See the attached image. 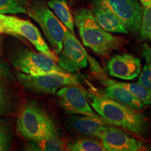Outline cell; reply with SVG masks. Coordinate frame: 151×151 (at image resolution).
Listing matches in <instances>:
<instances>
[{
	"mask_svg": "<svg viewBox=\"0 0 151 151\" xmlns=\"http://www.w3.org/2000/svg\"><path fill=\"white\" fill-rule=\"evenodd\" d=\"M139 76V83L151 90V67L148 65H145Z\"/></svg>",
	"mask_w": 151,
	"mask_h": 151,
	"instance_id": "cell-26",
	"label": "cell"
},
{
	"mask_svg": "<svg viewBox=\"0 0 151 151\" xmlns=\"http://www.w3.org/2000/svg\"><path fill=\"white\" fill-rule=\"evenodd\" d=\"M15 77L11 72L10 66L0 58V81L9 85L13 83Z\"/></svg>",
	"mask_w": 151,
	"mask_h": 151,
	"instance_id": "cell-25",
	"label": "cell"
},
{
	"mask_svg": "<svg viewBox=\"0 0 151 151\" xmlns=\"http://www.w3.org/2000/svg\"><path fill=\"white\" fill-rule=\"evenodd\" d=\"M139 1L144 7L151 5V0H139Z\"/></svg>",
	"mask_w": 151,
	"mask_h": 151,
	"instance_id": "cell-28",
	"label": "cell"
},
{
	"mask_svg": "<svg viewBox=\"0 0 151 151\" xmlns=\"http://www.w3.org/2000/svg\"><path fill=\"white\" fill-rule=\"evenodd\" d=\"M27 14L40 26L52 51L59 55L63 47L67 27L60 22L48 5L41 0L29 4Z\"/></svg>",
	"mask_w": 151,
	"mask_h": 151,
	"instance_id": "cell-4",
	"label": "cell"
},
{
	"mask_svg": "<svg viewBox=\"0 0 151 151\" xmlns=\"http://www.w3.org/2000/svg\"><path fill=\"white\" fill-rule=\"evenodd\" d=\"M73 20L83 44L100 56H108L125 43L123 39L104 29L89 9L82 8L76 11Z\"/></svg>",
	"mask_w": 151,
	"mask_h": 151,
	"instance_id": "cell-1",
	"label": "cell"
},
{
	"mask_svg": "<svg viewBox=\"0 0 151 151\" xmlns=\"http://www.w3.org/2000/svg\"><path fill=\"white\" fill-rule=\"evenodd\" d=\"M18 81L27 91L37 94H55L67 86H79L76 76L68 73L52 72L40 75L17 74Z\"/></svg>",
	"mask_w": 151,
	"mask_h": 151,
	"instance_id": "cell-6",
	"label": "cell"
},
{
	"mask_svg": "<svg viewBox=\"0 0 151 151\" xmlns=\"http://www.w3.org/2000/svg\"><path fill=\"white\" fill-rule=\"evenodd\" d=\"M107 69L111 76L125 81L134 80L141 73V60L129 54L117 55L108 62Z\"/></svg>",
	"mask_w": 151,
	"mask_h": 151,
	"instance_id": "cell-11",
	"label": "cell"
},
{
	"mask_svg": "<svg viewBox=\"0 0 151 151\" xmlns=\"http://www.w3.org/2000/svg\"><path fill=\"white\" fill-rule=\"evenodd\" d=\"M67 150L71 151H105L103 145L93 139H81L68 144Z\"/></svg>",
	"mask_w": 151,
	"mask_h": 151,
	"instance_id": "cell-22",
	"label": "cell"
},
{
	"mask_svg": "<svg viewBox=\"0 0 151 151\" xmlns=\"http://www.w3.org/2000/svg\"><path fill=\"white\" fill-rule=\"evenodd\" d=\"M16 126L20 134L30 141H38L56 129L54 122L37 101H28L19 111Z\"/></svg>",
	"mask_w": 151,
	"mask_h": 151,
	"instance_id": "cell-3",
	"label": "cell"
},
{
	"mask_svg": "<svg viewBox=\"0 0 151 151\" xmlns=\"http://www.w3.org/2000/svg\"><path fill=\"white\" fill-rule=\"evenodd\" d=\"M92 4L109 9L122 20L129 31L139 33L143 8L139 0H92Z\"/></svg>",
	"mask_w": 151,
	"mask_h": 151,
	"instance_id": "cell-7",
	"label": "cell"
},
{
	"mask_svg": "<svg viewBox=\"0 0 151 151\" xmlns=\"http://www.w3.org/2000/svg\"><path fill=\"white\" fill-rule=\"evenodd\" d=\"M139 32L142 39L151 40V5L143 9Z\"/></svg>",
	"mask_w": 151,
	"mask_h": 151,
	"instance_id": "cell-23",
	"label": "cell"
},
{
	"mask_svg": "<svg viewBox=\"0 0 151 151\" xmlns=\"http://www.w3.org/2000/svg\"><path fill=\"white\" fill-rule=\"evenodd\" d=\"M69 123L80 133L99 138L106 127L107 122L88 116H74L69 119Z\"/></svg>",
	"mask_w": 151,
	"mask_h": 151,
	"instance_id": "cell-15",
	"label": "cell"
},
{
	"mask_svg": "<svg viewBox=\"0 0 151 151\" xmlns=\"http://www.w3.org/2000/svg\"><path fill=\"white\" fill-rule=\"evenodd\" d=\"M124 88L132 92L138 99L144 105L151 104V90L138 83H121L118 82Z\"/></svg>",
	"mask_w": 151,
	"mask_h": 151,
	"instance_id": "cell-21",
	"label": "cell"
},
{
	"mask_svg": "<svg viewBox=\"0 0 151 151\" xmlns=\"http://www.w3.org/2000/svg\"><path fill=\"white\" fill-rule=\"evenodd\" d=\"M30 145L34 150L60 151L66 150L65 142L59 137L57 129L40 141H31Z\"/></svg>",
	"mask_w": 151,
	"mask_h": 151,
	"instance_id": "cell-17",
	"label": "cell"
},
{
	"mask_svg": "<svg viewBox=\"0 0 151 151\" xmlns=\"http://www.w3.org/2000/svg\"><path fill=\"white\" fill-rule=\"evenodd\" d=\"M1 48H2V38L0 36V54L1 52Z\"/></svg>",
	"mask_w": 151,
	"mask_h": 151,
	"instance_id": "cell-29",
	"label": "cell"
},
{
	"mask_svg": "<svg viewBox=\"0 0 151 151\" xmlns=\"http://www.w3.org/2000/svg\"><path fill=\"white\" fill-rule=\"evenodd\" d=\"M142 55L146 60L147 65L151 67V47L148 44H144L143 46Z\"/></svg>",
	"mask_w": 151,
	"mask_h": 151,
	"instance_id": "cell-27",
	"label": "cell"
},
{
	"mask_svg": "<svg viewBox=\"0 0 151 151\" xmlns=\"http://www.w3.org/2000/svg\"><path fill=\"white\" fill-rule=\"evenodd\" d=\"M14 18L15 16L0 14V34H6L18 37L15 29Z\"/></svg>",
	"mask_w": 151,
	"mask_h": 151,
	"instance_id": "cell-24",
	"label": "cell"
},
{
	"mask_svg": "<svg viewBox=\"0 0 151 151\" xmlns=\"http://www.w3.org/2000/svg\"><path fill=\"white\" fill-rule=\"evenodd\" d=\"M58 65L67 72L73 73L88 67V55L78 39L66 30L63 47L58 57Z\"/></svg>",
	"mask_w": 151,
	"mask_h": 151,
	"instance_id": "cell-8",
	"label": "cell"
},
{
	"mask_svg": "<svg viewBox=\"0 0 151 151\" xmlns=\"http://www.w3.org/2000/svg\"><path fill=\"white\" fill-rule=\"evenodd\" d=\"M28 0H0V14H27Z\"/></svg>",
	"mask_w": 151,
	"mask_h": 151,
	"instance_id": "cell-20",
	"label": "cell"
},
{
	"mask_svg": "<svg viewBox=\"0 0 151 151\" xmlns=\"http://www.w3.org/2000/svg\"><path fill=\"white\" fill-rule=\"evenodd\" d=\"M108 84L109 86L104 90L106 97L136 110H140L144 106V104L140 100L138 99L131 92L118 82L110 81L108 82Z\"/></svg>",
	"mask_w": 151,
	"mask_h": 151,
	"instance_id": "cell-14",
	"label": "cell"
},
{
	"mask_svg": "<svg viewBox=\"0 0 151 151\" xmlns=\"http://www.w3.org/2000/svg\"><path fill=\"white\" fill-rule=\"evenodd\" d=\"M99 139L106 150L138 151L145 148L141 141L129 137L122 130L109 126H106Z\"/></svg>",
	"mask_w": 151,
	"mask_h": 151,
	"instance_id": "cell-10",
	"label": "cell"
},
{
	"mask_svg": "<svg viewBox=\"0 0 151 151\" xmlns=\"http://www.w3.org/2000/svg\"><path fill=\"white\" fill-rule=\"evenodd\" d=\"M57 96L64 109L68 112L97 119L107 122L90 106L86 93L76 86H64L57 91ZM108 123V122H107Z\"/></svg>",
	"mask_w": 151,
	"mask_h": 151,
	"instance_id": "cell-9",
	"label": "cell"
},
{
	"mask_svg": "<svg viewBox=\"0 0 151 151\" xmlns=\"http://www.w3.org/2000/svg\"><path fill=\"white\" fill-rule=\"evenodd\" d=\"M47 5L67 29L75 35L74 20L67 0H49Z\"/></svg>",
	"mask_w": 151,
	"mask_h": 151,
	"instance_id": "cell-16",
	"label": "cell"
},
{
	"mask_svg": "<svg viewBox=\"0 0 151 151\" xmlns=\"http://www.w3.org/2000/svg\"><path fill=\"white\" fill-rule=\"evenodd\" d=\"M92 109L108 122L120 126L137 135L146 132V122L142 113L107 97L86 93Z\"/></svg>",
	"mask_w": 151,
	"mask_h": 151,
	"instance_id": "cell-2",
	"label": "cell"
},
{
	"mask_svg": "<svg viewBox=\"0 0 151 151\" xmlns=\"http://www.w3.org/2000/svg\"><path fill=\"white\" fill-rule=\"evenodd\" d=\"M11 64L20 72L30 75L60 72L68 73L50 56L27 48H19L11 54Z\"/></svg>",
	"mask_w": 151,
	"mask_h": 151,
	"instance_id": "cell-5",
	"label": "cell"
},
{
	"mask_svg": "<svg viewBox=\"0 0 151 151\" xmlns=\"http://www.w3.org/2000/svg\"><path fill=\"white\" fill-rule=\"evenodd\" d=\"M92 12L97 23L108 32L125 35L129 33L125 24L109 9L99 5L92 4Z\"/></svg>",
	"mask_w": 151,
	"mask_h": 151,
	"instance_id": "cell-13",
	"label": "cell"
},
{
	"mask_svg": "<svg viewBox=\"0 0 151 151\" xmlns=\"http://www.w3.org/2000/svg\"><path fill=\"white\" fill-rule=\"evenodd\" d=\"M15 29L18 37H22L29 41L39 52L50 56L55 61H58V56L50 50L44 40L39 29L29 20H23L15 17Z\"/></svg>",
	"mask_w": 151,
	"mask_h": 151,
	"instance_id": "cell-12",
	"label": "cell"
},
{
	"mask_svg": "<svg viewBox=\"0 0 151 151\" xmlns=\"http://www.w3.org/2000/svg\"><path fill=\"white\" fill-rule=\"evenodd\" d=\"M14 139V132L8 119L0 117V151L9 150Z\"/></svg>",
	"mask_w": 151,
	"mask_h": 151,
	"instance_id": "cell-19",
	"label": "cell"
},
{
	"mask_svg": "<svg viewBox=\"0 0 151 151\" xmlns=\"http://www.w3.org/2000/svg\"><path fill=\"white\" fill-rule=\"evenodd\" d=\"M8 85L0 81V117L9 116L14 109L15 99Z\"/></svg>",
	"mask_w": 151,
	"mask_h": 151,
	"instance_id": "cell-18",
	"label": "cell"
}]
</instances>
